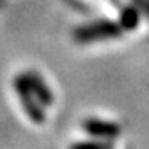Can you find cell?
Segmentation results:
<instances>
[{
    "mask_svg": "<svg viewBox=\"0 0 149 149\" xmlns=\"http://www.w3.org/2000/svg\"><path fill=\"white\" fill-rule=\"evenodd\" d=\"M124 29L119 22L109 19H102L95 22L79 26L73 30V40L78 43H92V41H102V40H113L119 38L122 35Z\"/></svg>",
    "mask_w": 149,
    "mask_h": 149,
    "instance_id": "obj_1",
    "label": "cell"
},
{
    "mask_svg": "<svg viewBox=\"0 0 149 149\" xmlns=\"http://www.w3.org/2000/svg\"><path fill=\"white\" fill-rule=\"evenodd\" d=\"M15 91L19 98V103L22 106L24 113L27 114L32 122L35 124H43L45 122V111H43V105L37 100V97L33 95V92L30 91L29 83H27L26 76L22 74H17L15 78Z\"/></svg>",
    "mask_w": 149,
    "mask_h": 149,
    "instance_id": "obj_2",
    "label": "cell"
},
{
    "mask_svg": "<svg viewBox=\"0 0 149 149\" xmlns=\"http://www.w3.org/2000/svg\"><path fill=\"white\" fill-rule=\"evenodd\" d=\"M81 127L87 135L94 138H100V140H114L120 135V127L116 122H109V120L97 118L84 119Z\"/></svg>",
    "mask_w": 149,
    "mask_h": 149,
    "instance_id": "obj_3",
    "label": "cell"
},
{
    "mask_svg": "<svg viewBox=\"0 0 149 149\" xmlns=\"http://www.w3.org/2000/svg\"><path fill=\"white\" fill-rule=\"evenodd\" d=\"M27 83H29L30 91L33 92V95L37 97V100L40 102L43 106H51L54 103V94H52L51 87L46 84V81L40 76L37 72H27L24 73Z\"/></svg>",
    "mask_w": 149,
    "mask_h": 149,
    "instance_id": "obj_4",
    "label": "cell"
},
{
    "mask_svg": "<svg viewBox=\"0 0 149 149\" xmlns=\"http://www.w3.org/2000/svg\"><path fill=\"white\" fill-rule=\"evenodd\" d=\"M124 30H133L140 24V10L136 6H124L119 15V21Z\"/></svg>",
    "mask_w": 149,
    "mask_h": 149,
    "instance_id": "obj_5",
    "label": "cell"
},
{
    "mask_svg": "<svg viewBox=\"0 0 149 149\" xmlns=\"http://www.w3.org/2000/svg\"><path fill=\"white\" fill-rule=\"evenodd\" d=\"M109 143L103 141H81V143H74L73 148H109Z\"/></svg>",
    "mask_w": 149,
    "mask_h": 149,
    "instance_id": "obj_6",
    "label": "cell"
},
{
    "mask_svg": "<svg viewBox=\"0 0 149 149\" xmlns=\"http://www.w3.org/2000/svg\"><path fill=\"white\" fill-rule=\"evenodd\" d=\"M146 5H148V10H146V15L149 16V0H146Z\"/></svg>",
    "mask_w": 149,
    "mask_h": 149,
    "instance_id": "obj_7",
    "label": "cell"
}]
</instances>
